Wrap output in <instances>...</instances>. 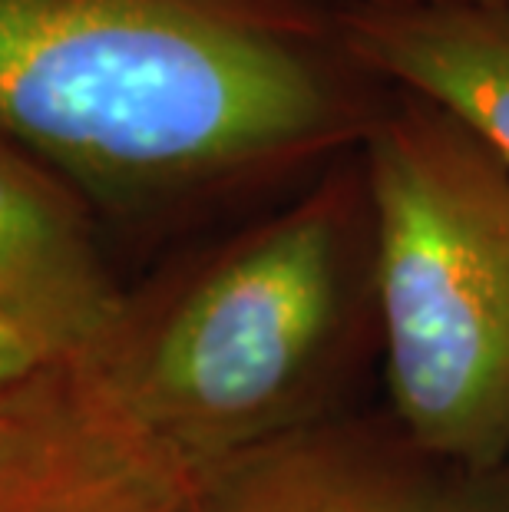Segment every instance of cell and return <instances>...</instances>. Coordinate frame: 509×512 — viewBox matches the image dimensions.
Returning <instances> with one entry per match:
<instances>
[{
	"label": "cell",
	"instance_id": "4",
	"mask_svg": "<svg viewBox=\"0 0 509 512\" xmlns=\"http://www.w3.org/2000/svg\"><path fill=\"white\" fill-rule=\"evenodd\" d=\"M205 479L139 417L116 364H43L0 407V512H199Z\"/></svg>",
	"mask_w": 509,
	"mask_h": 512
},
{
	"label": "cell",
	"instance_id": "6",
	"mask_svg": "<svg viewBox=\"0 0 509 512\" xmlns=\"http://www.w3.org/2000/svg\"><path fill=\"white\" fill-rule=\"evenodd\" d=\"M341 27L367 73L447 110L509 166V7H361Z\"/></svg>",
	"mask_w": 509,
	"mask_h": 512
},
{
	"label": "cell",
	"instance_id": "10",
	"mask_svg": "<svg viewBox=\"0 0 509 512\" xmlns=\"http://www.w3.org/2000/svg\"><path fill=\"white\" fill-rule=\"evenodd\" d=\"M457 4H473V7H509V0H457Z\"/></svg>",
	"mask_w": 509,
	"mask_h": 512
},
{
	"label": "cell",
	"instance_id": "3",
	"mask_svg": "<svg viewBox=\"0 0 509 512\" xmlns=\"http://www.w3.org/2000/svg\"><path fill=\"white\" fill-rule=\"evenodd\" d=\"M367 219L364 169L324 179L199 278L146 354L116 364L136 413L192 466L212 473L268 443L338 328Z\"/></svg>",
	"mask_w": 509,
	"mask_h": 512
},
{
	"label": "cell",
	"instance_id": "7",
	"mask_svg": "<svg viewBox=\"0 0 509 512\" xmlns=\"http://www.w3.org/2000/svg\"><path fill=\"white\" fill-rule=\"evenodd\" d=\"M199 512H450L404 473L324 437L268 440L205 479Z\"/></svg>",
	"mask_w": 509,
	"mask_h": 512
},
{
	"label": "cell",
	"instance_id": "2",
	"mask_svg": "<svg viewBox=\"0 0 509 512\" xmlns=\"http://www.w3.org/2000/svg\"><path fill=\"white\" fill-rule=\"evenodd\" d=\"M361 146L397 413L427 453L486 470L509 453V166L407 90Z\"/></svg>",
	"mask_w": 509,
	"mask_h": 512
},
{
	"label": "cell",
	"instance_id": "8",
	"mask_svg": "<svg viewBox=\"0 0 509 512\" xmlns=\"http://www.w3.org/2000/svg\"><path fill=\"white\" fill-rule=\"evenodd\" d=\"M47 364L43 357L30 347L24 337H17L14 331H7L0 324V407L7 403V397L24 384L30 374Z\"/></svg>",
	"mask_w": 509,
	"mask_h": 512
},
{
	"label": "cell",
	"instance_id": "5",
	"mask_svg": "<svg viewBox=\"0 0 509 512\" xmlns=\"http://www.w3.org/2000/svg\"><path fill=\"white\" fill-rule=\"evenodd\" d=\"M0 324L47 364L113 367L126 357V304L77 205L0 143Z\"/></svg>",
	"mask_w": 509,
	"mask_h": 512
},
{
	"label": "cell",
	"instance_id": "9",
	"mask_svg": "<svg viewBox=\"0 0 509 512\" xmlns=\"http://www.w3.org/2000/svg\"><path fill=\"white\" fill-rule=\"evenodd\" d=\"M324 4L338 10H361V7H410V4H424V0H324Z\"/></svg>",
	"mask_w": 509,
	"mask_h": 512
},
{
	"label": "cell",
	"instance_id": "1",
	"mask_svg": "<svg viewBox=\"0 0 509 512\" xmlns=\"http://www.w3.org/2000/svg\"><path fill=\"white\" fill-rule=\"evenodd\" d=\"M387 96L324 0H0V136L110 199L364 143Z\"/></svg>",
	"mask_w": 509,
	"mask_h": 512
}]
</instances>
